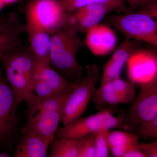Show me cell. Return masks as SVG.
<instances>
[{
    "label": "cell",
    "mask_w": 157,
    "mask_h": 157,
    "mask_svg": "<svg viewBox=\"0 0 157 157\" xmlns=\"http://www.w3.org/2000/svg\"><path fill=\"white\" fill-rule=\"evenodd\" d=\"M0 61L6 71V78L19 103L24 101L31 112L38 100L32 93V86L38 62L29 47L19 46L3 55Z\"/></svg>",
    "instance_id": "1"
},
{
    "label": "cell",
    "mask_w": 157,
    "mask_h": 157,
    "mask_svg": "<svg viewBox=\"0 0 157 157\" xmlns=\"http://www.w3.org/2000/svg\"><path fill=\"white\" fill-rule=\"evenodd\" d=\"M85 45L77 33L62 29L52 35L49 65L68 81L82 76L85 68L78 63L76 55Z\"/></svg>",
    "instance_id": "2"
},
{
    "label": "cell",
    "mask_w": 157,
    "mask_h": 157,
    "mask_svg": "<svg viewBox=\"0 0 157 157\" xmlns=\"http://www.w3.org/2000/svg\"><path fill=\"white\" fill-rule=\"evenodd\" d=\"M86 74L72 82L73 90L65 102L61 121L67 126L81 117L88 106L95 90L96 84L101 78L100 68L94 64L88 65Z\"/></svg>",
    "instance_id": "3"
},
{
    "label": "cell",
    "mask_w": 157,
    "mask_h": 157,
    "mask_svg": "<svg viewBox=\"0 0 157 157\" xmlns=\"http://www.w3.org/2000/svg\"><path fill=\"white\" fill-rule=\"evenodd\" d=\"M153 17L142 11L106 17V25L113 27L126 38L157 45V24Z\"/></svg>",
    "instance_id": "4"
},
{
    "label": "cell",
    "mask_w": 157,
    "mask_h": 157,
    "mask_svg": "<svg viewBox=\"0 0 157 157\" xmlns=\"http://www.w3.org/2000/svg\"><path fill=\"white\" fill-rule=\"evenodd\" d=\"M113 110L104 107L93 115L79 118L67 125L59 129L55 137L78 139L102 129L123 130L124 121L126 115L123 114L115 116Z\"/></svg>",
    "instance_id": "5"
},
{
    "label": "cell",
    "mask_w": 157,
    "mask_h": 157,
    "mask_svg": "<svg viewBox=\"0 0 157 157\" xmlns=\"http://www.w3.org/2000/svg\"><path fill=\"white\" fill-rule=\"evenodd\" d=\"M132 102L123 130L133 132L140 123L157 117V75L141 82L139 92Z\"/></svg>",
    "instance_id": "6"
},
{
    "label": "cell",
    "mask_w": 157,
    "mask_h": 157,
    "mask_svg": "<svg viewBox=\"0 0 157 157\" xmlns=\"http://www.w3.org/2000/svg\"><path fill=\"white\" fill-rule=\"evenodd\" d=\"M26 22L51 35L63 28L67 12L58 0H30L25 7Z\"/></svg>",
    "instance_id": "7"
},
{
    "label": "cell",
    "mask_w": 157,
    "mask_h": 157,
    "mask_svg": "<svg viewBox=\"0 0 157 157\" xmlns=\"http://www.w3.org/2000/svg\"><path fill=\"white\" fill-rule=\"evenodd\" d=\"M117 10L114 6L96 3L82 7L76 11L67 12L63 28L73 33H86L93 27L100 24L109 12Z\"/></svg>",
    "instance_id": "8"
},
{
    "label": "cell",
    "mask_w": 157,
    "mask_h": 157,
    "mask_svg": "<svg viewBox=\"0 0 157 157\" xmlns=\"http://www.w3.org/2000/svg\"><path fill=\"white\" fill-rule=\"evenodd\" d=\"M71 83L52 69L50 65L38 63L32 92L39 102L66 90Z\"/></svg>",
    "instance_id": "9"
},
{
    "label": "cell",
    "mask_w": 157,
    "mask_h": 157,
    "mask_svg": "<svg viewBox=\"0 0 157 157\" xmlns=\"http://www.w3.org/2000/svg\"><path fill=\"white\" fill-rule=\"evenodd\" d=\"M19 104L6 77L0 72V143L8 138L14 131Z\"/></svg>",
    "instance_id": "10"
},
{
    "label": "cell",
    "mask_w": 157,
    "mask_h": 157,
    "mask_svg": "<svg viewBox=\"0 0 157 157\" xmlns=\"http://www.w3.org/2000/svg\"><path fill=\"white\" fill-rule=\"evenodd\" d=\"M62 113L53 110H35L29 113L28 121L23 130L33 132L50 144L59 129Z\"/></svg>",
    "instance_id": "11"
},
{
    "label": "cell",
    "mask_w": 157,
    "mask_h": 157,
    "mask_svg": "<svg viewBox=\"0 0 157 157\" xmlns=\"http://www.w3.org/2000/svg\"><path fill=\"white\" fill-rule=\"evenodd\" d=\"M142 42L126 38L116 48L112 56L104 66L101 84L120 77L121 73L131 56L140 49Z\"/></svg>",
    "instance_id": "12"
},
{
    "label": "cell",
    "mask_w": 157,
    "mask_h": 157,
    "mask_svg": "<svg viewBox=\"0 0 157 157\" xmlns=\"http://www.w3.org/2000/svg\"><path fill=\"white\" fill-rule=\"evenodd\" d=\"M86 33L85 45L95 55H107L115 49L117 37L109 26L99 24Z\"/></svg>",
    "instance_id": "13"
},
{
    "label": "cell",
    "mask_w": 157,
    "mask_h": 157,
    "mask_svg": "<svg viewBox=\"0 0 157 157\" xmlns=\"http://www.w3.org/2000/svg\"><path fill=\"white\" fill-rule=\"evenodd\" d=\"M127 63L129 75L133 79L146 81L157 75V54L152 50L138 49L131 56Z\"/></svg>",
    "instance_id": "14"
},
{
    "label": "cell",
    "mask_w": 157,
    "mask_h": 157,
    "mask_svg": "<svg viewBox=\"0 0 157 157\" xmlns=\"http://www.w3.org/2000/svg\"><path fill=\"white\" fill-rule=\"evenodd\" d=\"M25 32V25L17 22L12 15H0V57L22 45L21 36Z\"/></svg>",
    "instance_id": "15"
},
{
    "label": "cell",
    "mask_w": 157,
    "mask_h": 157,
    "mask_svg": "<svg viewBox=\"0 0 157 157\" xmlns=\"http://www.w3.org/2000/svg\"><path fill=\"white\" fill-rule=\"evenodd\" d=\"M25 25L31 52L39 63L49 65L51 34L31 24Z\"/></svg>",
    "instance_id": "16"
},
{
    "label": "cell",
    "mask_w": 157,
    "mask_h": 157,
    "mask_svg": "<svg viewBox=\"0 0 157 157\" xmlns=\"http://www.w3.org/2000/svg\"><path fill=\"white\" fill-rule=\"evenodd\" d=\"M24 134L14 151L15 157H45L50 144L33 132L23 130Z\"/></svg>",
    "instance_id": "17"
},
{
    "label": "cell",
    "mask_w": 157,
    "mask_h": 157,
    "mask_svg": "<svg viewBox=\"0 0 157 157\" xmlns=\"http://www.w3.org/2000/svg\"><path fill=\"white\" fill-rule=\"evenodd\" d=\"M92 99L96 108L99 110L109 105L129 103L125 98L114 90L111 81L101 84L100 87L96 89Z\"/></svg>",
    "instance_id": "18"
},
{
    "label": "cell",
    "mask_w": 157,
    "mask_h": 157,
    "mask_svg": "<svg viewBox=\"0 0 157 157\" xmlns=\"http://www.w3.org/2000/svg\"><path fill=\"white\" fill-rule=\"evenodd\" d=\"M51 144L50 157H78V139L55 137Z\"/></svg>",
    "instance_id": "19"
},
{
    "label": "cell",
    "mask_w": 157,
    "mask_h": 157,
    "mask_svg": "<svg viewBox=\"0 0 157 157\" xmlns=\"http://www.w3.org/2000/svg\"><path fill=\"white\" fill-rule=\"evenodd\" d=\"M73 88L72 82L70 86L66 90L39 101L36 108L29 113L37 110H51L62 112L65 102Z\"/></svg>",
    "instance_id": "20"
},
{
    "label": "cell",
    "mask_w": 157,
    "mask_h": 157,
    "mask_svg": "<svg viewBox=\"0 0 157 157\" xmlns=\"http://www.w3.org/2000/svg\"><path fill=\"white\" fill-rule=\"evenodd\" d=\"M66 12L76 11L90 4L102 3L115 7L117 10H125L124 0H58Z\"/></svg>",
    "instance_id": "21"
},
{
    "label": "cell",
    "mask_w": 157,
    "mask_h": 157,
    "mask_svg": "<svg viewBox=\"0 0 157 157\" xmlns=\"http://www.w3.org/2000/svg\"><path fill=\"white\" fill-rule=\"evenodd\" d=\"M138 136L136 134L127 131L109 130L107 136L109 147L132 144L138 142Z\"/></svg>",
    "instance_id": "22"
},
{
    "label": "cell",
    "mask_w": 157,
    "mask_h": 157,
    "mask_svg": "<svg viewBox=\"0 0 157 157\" xmlns=\"http://www.w3.org/2000/svg\"><path fill=\"white\" fill-rule=\"evenodd\" d=\"M109 131L107 129H102L96 132L94 157L109 156V148L107 139Z\"/></svg>",
    "instance_id": "23"
},
{
    "label": "cell",
    "mask_w": 157,
    "mask_h": 157,
    "mask_svg": "<svg viewBox=\"0 0 157 157\" xmlns=\"http://www.w3.org/2000/svg\"><path fill=\"white\" fill-rule=\"evenodd\" d=\"M136 135L143 139L157 138V117L151 120L140 123L137 126Z\"/></svg>",
    "instance_id": "24"
},
{
    "label": "cell",
    "mask_w": 157,
    "mask_h": 157,
    "mask_svg": "<svg viewBox=\"0 0 157 157\" xmlns=\"http://www.w3.org/2000/svg\"><path fill=\"white\" fill-rule=\"evenodd\" d=\"M111 81L114 90L125 98L129 103L132 102L135 97V89L134 86L121 77L115 78Z\"/></svg>",
    "instance_id": "25"
},
{
    "label": "cell",
    "mask_w": 157,
    "mask_h": 157,
    "mask_svg": "<svg viewBox=\"0 0 157 157\" xmlns=\"http://www.w3.org/2000/svg\"><path fill=\"white\" fill-rule=\"evenodd\" d=\"M95 133L86 135L78 139V157H94Z\"/></svg>",
    "instance_id": "26"
},
{
    "label": "cell",
    "mask_w": 157,
    "mask_h": 157,
    "mask_svg": "<svg viewBox=\"0 0 157 157\" xmlns=\"http://www.w3.org/2000/svg\"><path fill=\"white\" fill-rule=\"evenodd\" d=\"M139 147L146 157H157V140L150 143H139Z\"/></svg>",
    "instance_id": "27"
},
{
    "label": "cell",
    "mask_w": 157,
    "mask_h": 157,
    "mask_svg": "<svg viewBox=\"0 0 157 157\" xmlns=\"http://www.w3.org/2000/svg\"><path fill=\"white\" fill-rule=\"evenodd\" d=\"M136 143L126 145L109 147V150L113 157H124V155L134 147Z\"/></svg>",
    "instance_id": "28"
},
{
    "label": "cell",
    "mask_w": 157,
    "mask_h": 157,
    "mask_svg": "<svg viewBox=\"0 0 157 157\" xmlns=\"http://www.w3.org/2000/svg\"><path fill=\"white\" fill-rule=\"evenodd\" d=\"M152 0H124L129 5V12L127 13L134 12V11L139 7H141L147 3Z\"/></svg>",
    "instance_id": "29"
},
{
    "label": "cell",
    "mask_w": 157,
    "mask_h": 157,
    "mask_svg": "<svg viewBox=\"0 0 157 157\" xmlns=\"http://www.w3.org/2000/svg\"><path fill=\"white\" fill-rule=\"evenodd\" d=\"M124 157H146V156L139 148V143L137 142Z\"/></svg>",
    "instance_id": "30"
},
{
    "label": "cell",
    "mask_w": 157,
    "mask_h": 157,
    "mask_svg": "<svg viewBox=\"0 0 157 157\" xmlns=\"http://www.w3.org/2000/svg\"><path fill=\"white\" fill-rule=\"evenodd\" d=\"M1 1L5 5V4H12V3L17 2L18 0H1Z\"/></svg>",
    "instance_id": "31"
},
{
    "label": "cell",
    "mask_w": 157,
    "mask_h": 157,
    "mask_svg": "<svg viewBox=\"0 0 157 157\" xmlns=\"http://www.w3.org/2000/svg\"><path fill=\"white\" fill-rule=\"evenodd\" d=\"M11 157L8 154L5 152H0V157Z\"/></svg>",
    "instance_id": "32"
},
{
    "label": "cell",
    "mask_w": 157,
    "mask_h": 157,
    "mask_svg": "<svg viewBox=\"0 0 157 157\" xmlns=\"http://www.w3.org/2000/svg\"><path fill=\"white\" fill-rule=\"evenodd\" d=\"M3 5H4V3L2 2V1H1V0H0V9H1L2 6Z\"/></svg>",
    "instance_id": "33"
}]
</instances>
